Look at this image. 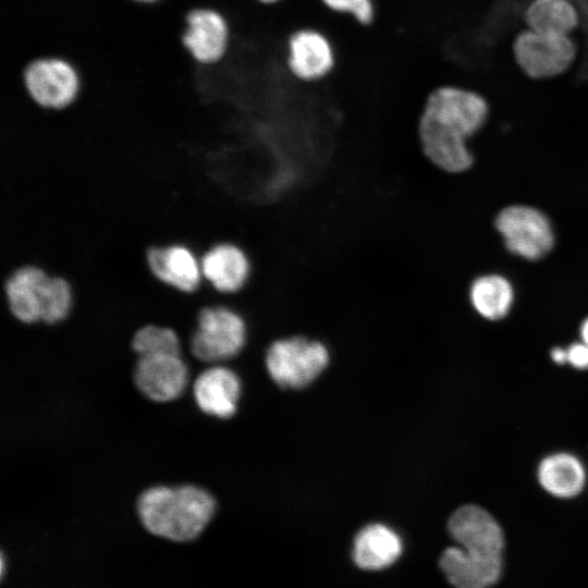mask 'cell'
<instances>
[{"label": "cell", "mask_w": 588, "mask_h": 588, "mask_svg": "<svg viewBox=\"0 0 588 588\" xmlns=\"http://www.w3.org/2000/svg\"><path fill=\"white\" fill-rule=\"evenodd\" d=\"M489 113L487 98L468 87L444 84L429 91L416 126L426 161L449 174L468 170L474 163L468 139L483 127Z\"/></svg>", "instance_id": "cell-1"}, {"label": "cell", "mask_w": 588, "mask_h": 588, "mask_svg": "<svg viewBox=\"0 0 588 588\" xmlns=\"http://www.w3.org/2000/svg\"><path fill=\"white\" fill-rule=\"evenodd\" d=\"M448 529L458 547L446 548L440 567L449 583L458 588H485L494 585L503 568L504 536L497 520L477 505L457 509Z\"/></svg>", "instance_id": "cell-2"}, {"label": "cell", "mask_w": 588, "mask_h": 588, "mask_svg": "<svg viewBox=\"0 0 588 588\" xmlns=\"http://www.w3.org/2000/svg\"><path fill=\"white\" fill-rule=\"evenodd\" d=\"M137 512L150 534L186 542L198 537L209 524L216 501L198 486H156L139 495Z\"/></svg>", "instance_id": "cell-3"}, {"label": "cell", "mask_w": 588, "mask_h": 588, "mask_svg": "<svg viewBox=\"0 0 588 588\" xmlns=\"http://www.w3.org/2000/svg\"><path fill=\"white\" fill-rule=\"evenodd\" d=\"M246 315L234 304L212 302L201 305L194 316L189 348L204 363L218 364L237 356L246 345Z\"/></svg>", "instance_id": "cell-4"}, {"label": "cell", "mask_w": 588, "mask_h": 588, "mask_svg": "<svg viewBox=\"0 0 588 588\" xmlns=\"http://www.w3.org/2000/svg\"><path fill=\"white\" fill-rule=\"evenodd\" d=\"M327 345L309 335L292 333L271 341L265 365L271 379L282 388L301 389L310 384L329 365Z\"/></svg>", "instance_id": "cell-5"}, {"label": "cell", "mask_w": 588, "mask_h": 588, "mask_svg": "<svg viewBox=\"0 0 588 588\" xmlns=\"http://www.w3.org/2000/svg\"><path fill=\"white\" fill-rule=\"evenodd\" d=\"M571 35H556L530 28L518 32L513 40L514 62L532 81H546L567 72L577 58Z\"/></svg>", "instance_id": "cell-6"}, {"label": "cell", "mask_w": 588, "mask_h": 588, "mask_svg": "<svg viewBox=\"0 0 588 588\" xmlns=\"http://www.w3.org/2000/svg\"><path fill=\"white\" fill-rule=\"evenodd\" d=\"M494 224L507 250L524 259L538 260L554 246L550 220L531 206H507L498 213Z\"/></svg>", "instance_id": "cell-7"}, {"label": "cell", "mask_w": 588, "mask_h": 588, "mask_svg": "<svg viewBox=\"0 0 588 588\" xmlns=\"http://www.w3.org/2000/svg\"><path fill=\"white\" fill-rule=\"evenodd\" d=\"M148 273L160 284L184 295L198 292L204 282L200 257L182 241L155 243L145 248Z\"/></svg>", "instance_id": "cell-8"}, {"label": "cell", "mask_w": 588, "mask_h": 588, "mask_svg": "<svg viewBox=\"0 0 588 588\" xmlns=\"http://www.w3.org/2000/svg\"><path fill=\"white\" fill-rule=\"evenodd\" d=\"M200 266L204 281L213 292L225 298L240 294L254 273L249 252L232 240H219L201 252Z\"/></svg>", "instance_id": "cell-9"}, {"label": "cell", "mask_w": 588, "mask_h": 588, "mask_svg": "<svg viewBox=\"0 0 588 588\" xmlns=\"http://www.w3.org/2000/svg\"><path fill=\"white\" fill-rule=\"evenodd\" d=\"M285 65L298 82H321L336 65L335 47L323 30L314 26L297 27L286 38Z\"/></svg>", "instance_id": "cell-10"}, {"label": "cell", "mask_w": 588, "mask_h": 588, "mask_svg": "<svg viewBox=\"0 0 588 588\" xmlns=\"http://www.w3.org/2000/svg\"><path fill=\"white\" fill-rule=\"evenodd\" d=\"M28 95L40 107L59 110L71 105L79 90V76L72 63L60 57H41L24 69Z\"/></svg>", "instance_id": "cell-11"}, {"label": "cell", "mask_w": 588, "mask_h": 588, "mask_svg": "<svg viewBox=\"0 0 588 588\" xmlns=\"http://www.w3.org/2000/svg\"><path fill=\"white\" fill-rule=\"evenodd\" d=\"M133 378L143 395L169 402L184 392L189 375L182 353H157L137 356Z\"/></svg>", "instance_id": "cell-12"}, {"label": "cell", "mask_w": 588, "mask_h": 588, "mask_svg": "<svg viewBox=\"0 0 588 588\" xmlns=\"http://www.w3.org/2000/svg\"><path fill=\"white\" fill-rule=\"evenodd\" d=\"M182 42L201 64H215L229 52L232 30L226 16L212 8H196L185 17Z\"/></svg>", "instance_id": "cell-13"}, {"label": "cell", "mask_w": 588, "mask_h": 588, "mask_svg": "<svg viewBox=\"0 0 588 588\" xmlns=\"http://www.w3.org/2000/svg\"><path fill=\"white\" fill-rule=\"evenodd\" d=\"M50 272L39 264L14 267L3 281V297L10 316L25 326L41 323L45 291Z\"/></svg>", "instance_id": "cell-14"}, {"label": "cell", "mask_w": 588, "mask_h": 588, "mask_svg": "<svg viewBox=\"0 0 588 588\" xmlns=\"http://www.w3.org/2000/svg\"><path fill=\"white\" fill-rule=\"evenodd\" d=\"M193 392L198 407L204 413L229 418L236 412L241 381L232 369L217 364L198 375L194 381Z\"/></svg>", "instance_id": "cell-15"}, {"label": "cell", "mask_w": 588, "mask_h": 588, "mask_svg": "<svg viewBox=\"0 0 588 588\" xmlns=\"http://www.w3.org/2000/svg\"><path fill=\"white\" fill-rule=\"evenodd\" d=\"M401 553L402 540L400 536L382 524L366 526L354 540L353 560L363 569L385 568L392 565Z\"/></svg>", "instance_id": "cell-16"}, {"label": "cell", "mask_w": 588, "mask_h": 588, "mask_svg": "<svg viewBox=\"0 0 588 588\" xmlns=\"http://www.w3.org/2000/svg\"><path fill=\"white\" fill-rule=\"evenodd\" d=\"M523 21L534 30L572 35L581 17L573 0H529L523 10Z\"/></svg>", "instance_id": "cell-17"}, {"label": "cell", "mask_w": 588, "mask_h": 588, "mask_svg": "<svg viewBox=\"0 0 588 588\" xmlns=\"http://www.w3.org/2000/svg\"><path fill=\"white\" fill-rule=\"evenodd\" d=\"M468 296L471 307L480 317L497 321L509 315L515 294L505 277L490 273L477 277L471 282Z\"/></svg>", "instance_id": "cell-18"}, {"label": "cell", "mask_w": 588, "mask_h": 588, "mask_svg": "<svg viewBox=\"0 0 588 588\" xmlns=\"http://www.w3.org/2000/svg\"><path fill=\"white\" fill-rule=\"evenodd\" d=\"M541 487L558 498L577 495L585 486L586 474L577 457L558 453L543 458L538 468Z\"/></svg>", "instance_id": "cell-19"}, {"label": "cell", "mask_w": 588, "mask_h": 588, "mask_svg": "<svg viewBox=\"0 0 588 588\" xmlns=\"http://www.w3.org/2000/svg\"><path fill=\"white\" fill-rule=\"evenodd\" d=\"M75 290L66 277L50 273L44 298L41 323L58 326L70 319L75 308Z\"/></svg>", "instance_id": "cell-20"}, {"label": "cell", "mask_w": 588, "mask_h": 588, "mask_svg": "<svg viewBox=\"0 0 588 588\" xmlns=\"http://www.w3.org/2000/svg\"><path fill=\"white\" fill-rule=\"evenodd\" d=\"M133 352L139 355L181 353V339L173 327L147 322L138 327L131 339Z\"/></svg>", "instance_id": "cell-21"}, {"label": "cell", "mask_w": 588, "mask_h": 588, "mask_svg": "<svg viewBox=\"0 0 588 588\" xmlns=\"http://www.w3.org/2000/svg\"><path fill=\"white\" fill-rule=\"evenodd\" d=\"M332 13L346 15L360 26H369L376 20L375 0H318Z\"/></svg>", "instance_id": "cell-22"}, {"label": "cell", "mask_w": 588, "mask_h": 588, "mask_svg": "<svg viewBox=\"0 0 588 588\" xmlns=\"http://www.w3.org/2000/svg\"><path fill=\"white\" fill-rule=\"evenodd\" d=\"M567 363L577 369H588V345L573 343L567 348Z\"/></svg>", "instance_id": "cell-23"}, {"label": "cell", "mask_w": 588, "mask_h": 588, "mask_svg": "<svg viewBox=\"0 0 588 588\" xmlns=\"http://www.w3.org/2000/svg\"><path fill=\"white\" fill-rule=\"evenodd\" d=\"M551 358L559 365L565 364L567 363V352L562 347H554L551 351Z\"/></svg>", "instance_id": "cell-24"}, {"label": "cell", "mask_w": 588, "mask_h": 588, "mask_svg": "<svg viewBox=\"0 0 588 588\" xmlns=\"http://www.w3.org/2000/svg\"><path fill=\"white\" fill-rule=\"evenodd\" d=\"M579 332L581 341L588 345V318L583 321Z\"/></svg>", "instance_id": "cell-25"}, {"label": "cell", "mask_w": 588, "mask_h": 588, "mask_svg": "<svg viewBox=\"0 0 588 588\" xmlns=\"http://www.w3.org/2000/svg\"><path fill=\"white\" fill-rule=\"evenodd\" d=\"M282 0H253V2L260 4V5H275L279 4Z\"/></svg>", "instance_id": "cell-26"}, {"label": "cell", "mask_w": 588, "mask_h": 588, "mask_svg": "<svg viewBox=\"0 0 588 588\" xmlns=\"http://www.w3.org/2000/svg\"><path fill=\"white\" fill-rule=\"evenodd\" d=\"M134 1L143 2V3H152V2H156L158 0H134Z\"/></svg>", "instance_id": "cell-27"}]
</instances>
